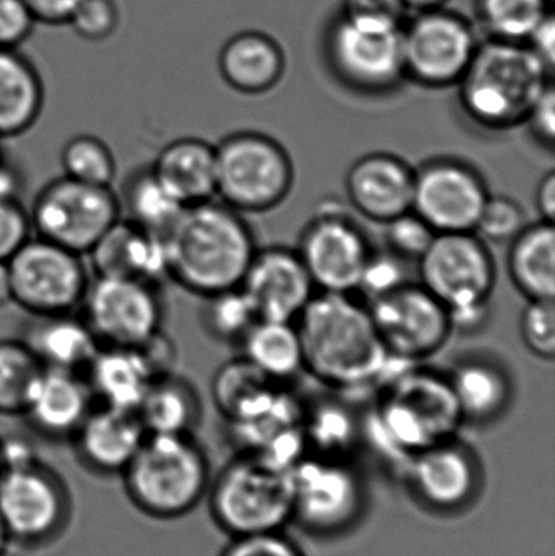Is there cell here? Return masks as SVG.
Returning a JSON list of instances; mask_svg holds the SVG:
<instances>
[{
  "mask_svg": "<svg viewBox=\"0 0 555 556\" xmlns=\"http://www.w3.org/2000/svg\"><path fill=\"white\" fill-rule=\"evenodd\" d=\"M303 371L336 391H355L380 382L384 349L367 304L352 293H315L295 320Z\"/></svg>",
  "mask_w": 555,
  "mask_h": 556,
  "instance_id": "6da1fadb",
  "label": "cell"
},
{
  "mask_svg": "<svg viewBox=\"0 0 555 556\" xmlns=\"http://www.w3.org/2000/svg\"><path fill=\"white\" fill-rule=\"evenodd\" d=\"M163 238L169 280L202 298L240 287L257 251L240 212L215 201L186 207Z\"/></svg>",
  "mask_w": 555,
  "mask_h": 556,
  "instance_id": "7a4b0ae2",
  "label": "cell"
},
{
  "mask_svg": "<svg viewBox=\"0 0 555 556\" xmlns=\"http://www.w3.org/2000/svg\"><path fill=\"white\" fill-rule=\"evenodd\" d=\"M459 84L466 116L482 129H515L527 123L553 68L527 42L494 39L479 45Z\"/></svg>",
  "mask_w": 555,
  "mask_h": 556,
  "instance_id": "3957f363",
  "label": "cell"
},
{
  "mask_svg": "<svg viewBox=\"0 0 555 556\" xmlns=\"http://www.w3.org/2000/svg\"><path fill=\"white\" fill-rule=\"evenodd\" d=\"M419 365L381 386L383 394L371 417L381 450L400 454L404 463L432 444L452 440L465 424L446 375Z\"/></svg>",
  "mask_w": 555,
  "mask_h": 556,
  "instance_id": "277c9868",
  "label": "cell"
},
{
  "mask_svg": "<svg viewBox=\"0 0 555 556\" xmlns=\"http://www.w3.org/2000/svg\"><path fill=\"white\" fill-rule=\"evenodd\" d=\"M123 480L137 511L172 521L189 515L204 498L211 467L192 434H147Z\"/></svg>",
  "mask_w": 555,
  "mask_h": 556,
  "instance_id": "5b68a950",
  "label": "cell"
},
{
  "mask_svg": "<svg viewBox=\"0 0 555 556\" xmlns=\"http://www.w3.org/2000/svg\"><path fill=\"white\" fill-rule=\"evenodd\" d=\"M292 469L253 453L230 460L209 493L215 525L230 538L282 531L293 518Z\"/></svg>",
  "mask_w": 555,
  "mask_h": 556,
  "instance_id": "8992f818",
  "label": "cell"
},
{
  "mask_svg": "<svg viewBox=\"0 0 555 556\" xmlns=\"http://www.w3.org/2000/svg\"><path fill=\"white\" fill-rule=\"evenodd\" d=\"M217 198L240 214L279 207L293 188L292 159L282 143L260 132H238L215 146Z\"/></svg>",
  "mask_w": 555,
  "mask_h": 556,
  "instance_id": "52a82bcc",
  "label": "cell"
},
{
  "mask_svg": "<svg viewBox=\"0 0 555 556\" xmlns=\"http://www.w3.org/2000/svg\"><path fill=\"white\" fill-rule=\"evenodd\" d=\"M326 55L336 77L358 93H390L406 77L396 23L341 15L326 36Z\"/></svg>",
  "mask_w": 555,
  "mask_h": 556,
  "instance_id": "ba28073f",
  "label": "cell"
},
{
  "mask_svg": "<svg viewBox=\"0 0 555 556\" xmlns=\"http://www.w3.org/2000/svg\"><path fill=\"white\" fill-rule=\"evenodd\" d=\"M33 235L87 256L121 218L113 188L62 176L42 186L28 211Z\"/></svg>",
  "mask_w": 555,
  "mask_h": 556,
  "instance_id": "9c48e42d",
  "label": "cell"
},
{
  "mask_svg": "<svg viewBox=\"0 0 555 556\" xmlns=\"http://www.w3.org/2000/svg\"><path fill=\"white\" fill-rule=\"evenodd\" d=\"M72 516L64 480L39 460L0 476V522L12 547L36 551L58 541Z\"/></svg>",
  "mask_w": 555,
  "mask_h": 556,
  "instance_id": "30bf717a",
  "label": "cell"
},
{
  "mask_svg": "<svg viewBox=\"0 0 555 556\" xmlns=\"http://www.w3.org/2000/svg\"><path fill=\"white\" fill-rule=\"evenodd\" d=\"M80 254L33 235L9 261L12 303L29 316L80 309L90 283Z\"/></svg>",
  "mask_w": 555,
  "mask_h": 556,
  "instance_id": "8fae6325",
  "label": "cell"
},
{
  "mask_svg": "<svg viewBox=\"0 0 555 556\" xmlns=\"http://www.w3.org/2000/svg\"><path fill=\"white\" fill-rule=\"evenodd\" d=\"M80 309L101 346H140L163 330L159 285L136 278L94 276Z\"/></svg>",
  "mask_w": 555,
  "mask_h": 556,
  "instance_id": "7c38bea8",
  "label": "cell"
},
{
  "mask_svg": "<svg viewBox=\"0 0 555 556\" xmlns=\"http://www.w3.org/2000/svg\"><path fill=\"white\" fill-rule=\"evenodd\" d=\"M420 285L449 311L491 304L497 266L475 231L439 233L419 261Z\"/></svg>",
  "mask_w": 555,
  "mask_h": 556,
  "instance_id": "4fadbf2b",
  "label": "cell"
},
{
  "mask_svg": "<svg viewBox=\"0 0 555 556\" xmlns=\"http://www.w3.org/2000/svg\"><path fill=\"white\" fill-rule=\"evenodd\" d=\"M293 518L318 535L348 531L364 511L365 490L344 459L302 457L292 469Z\"/></svg>",
  "mask_w": 555,
  "mask_h": 556,
  "instance_id": "5bb4252c",
  "label": "cell"
},
{
  "mask_svg": "<svg viewBox=\"0 0 555 556\" xmlns=\"http://www.w3.org/2000/svg\"><path fill=\"white\" fill-rule=\"evenodd\" d=\"M478 46L475 29L458 13L420 10L403 25L404 74L422 87L458 84Z\"/></svg>",
  "mask_w": 555,
  "mask_h": 556,
  "instance_id": "9a60e30c",
  "label": "cell"
},
{
  "mask_svg": "<svg viewBox=\"0 0 555 556\" xmlns=\"http://www.w3.org/2000/svg\"><path fill=\"white\" fill-rule=\"evenodd\" d=\"M378 336L390 355L422 363L452 337L449 309L422 285H401L367 304Z\"/></svg>",
  "mask_w": 555,
  "mask_h": 556,
  "instance_id": "2e32d148",
  "label": "cell"
},
{
  "mask_svg": "<svg viewBox=\"0 0 555 556\" xmlns=\"http://www.w3.org/2000/svg\"><path fill=\"white\" fill-rule=\"evenodd\" d=\"M491 191L481 173L456 159H436L414 168V214L437 235L469 233Z\"/></svg>",
  "mask_w": 555,
  "mask_h": 556,
  "instance_id": "e0dca14e",
  "label": "cell"
},
{
  "mask_svg": "<svg viewBox=\"0 0 555 556\" xmlns=\"http://www.w3.org/2000/svg\"><path fill=\"white\" fill-rule=\"evenodd\" d=\"M297 254L316 290L354 293L374 250L361 227L344 212H319L300 235Z\"/></svg>",
  "mask_w": 555,
  "mask_h": 556,
  "instance_id": "ac0fdd59",
  "label": "cell"
},
{
  "mask_svg": "<svg viewBox=\"0 0 555 556\" xmlns=\"http://www.w3.org/2000/svg\"><path fill=\"white\" fill-rule=\"evenodd\" d=\"M404 476L414 498L439 515L468 508L478 498L482 483L479 457L456 438L414 454Z\"/></svg>",
  "mask_w": 555,
  "mask_h": 556,
  "instance_id": "d6986e66",
  "label": "cell"
},
{
  "mask_svg": "<svg viewBox=\"0 0 555 556\" xmlns=\"http://www.w3.org/2000/svg\"><path fill=\"white\" fill-rule=\"evenodd\" d=\"M260 320L295 323L316 288L295 250H257L240 285Z\"/></svg>",
  "mask_w": 555,
  "mask_h": 556,
  "instance_id": "ffe728a7",
  "label": "cell"
},
{
  "mask_svg": "<svg viewBox=\"0 0 555 556\" xmlns=\"http://www.w3.org/2000/svg\"><path fill=\"white\" fill-rule=\"evenodd\" d=\"M344 189L357 214L384 225L413 208L414 168L393 153H368L352 163Z\"/></svg>",
  "mask_w": 555,
  "mask_h": 556,
  "instance_id": "44dd1931",
  "label": "cell"
},
{
  "mask_svg": "<svg viewBox=\"0 0 555 556\" xmlns=\"http://www.w3.org/2000/svg\"><path fill=\"white\" fill-rule=\"evenodd\" d=\"M146 437L142 424L133 412L97 405L71 441L85 469L111 477L123 476Z\"/></svg>",
  "mask_w": 555,
  "mask_h": 556,
  "instance_id": "7402d4cb",
  "label": "cell"
},
{
  "mask_svg": "<svg viewBox=\"0 0 555 556\" xmlns=\"http://www.w3.org/2000/svg\"><path fill=\"white\" fill-rule=\"evenodd\" d=\"M93 405L84 375L42 368L20 417L48 440H71Z\"/></svg>",
  "mask_w": 555,
  "mask_h": 556,
  "instance_id": "603a6c76",
  "label": "cell"
},
{
  "mask_svg": "<svg viewBox=\"0 0 555 556\" xmlns=\"http://www.w3.org/2000/svg\"><path fill=\"white\" fill-rule=\"evenodd\" d=\"M87 256L94 276L136 278L152 285L168 278L163 235L143 230L124 218L104 233Z\"/></svg>",
  "mask_w": 555,
  "mask_h": 556,
  "instance_id": "cb8c5ba5",
  "label": "cell"
},
{
  "mask_svg": "<svg viewBox=\"0 0 555 556\" xmlns=\"http://www.w3.org/2000/svg\"><path fill=\"white\" fill-rule=\"evenodd\" d=\"M446 378L465 424H492L510 407L514 381L507 368L492 356H465Z\"/></svg>",
  "mask_w": 555,
  "mask_h": 556,
  "instance_id": "d4e9b609",
  "label": "cell"
},
{
  "mask_svg": "<svg viewBox=\"0 0 555 556\" xmlns=\"http://www.w3.org/2000/svg\"><path fill=\"white\" fill-rule=\"evenodd\" d=\"M84 378L94 404L136 414L155 375L136 346H100Z\"/></svg>",
  "mask_w": 555,
  "mask_h": 556,
  "instance_id": "484cf974",
  "label": "cell"
},
{
  "mask_svg": "<svg viewBox=\"0 0 555 556\" xmlns=\"http://www.w3.org/2000/svg\"><path fill=\"white\" fill-rule=\"evenodd\" d=\"M150 168L182 207L217 198L215 146L207 140L198 137L173 140L160 150Z\"/></svg>",
  "mask_w": 555,
  "mask_h": 556,
  "instance_id": "4316f807",
  "label": "cell"
},
{
  "mask_svg": "<svg viewBox=\"0 0 555 556\" xmlns=\"http://www.w3.org/2000/svg\"><path fill=\"white\" fill-rule=\"evenodd\" d=\"M22 340L45 368L78 375H84L101 346L84 317L74 313L31 316Z\"/></svg>",
  "mask_w": 555,
  "mask_h": 556,
  "instance_id": "83f0119b",
  "label": "cell"
},
{
  "mask_svg": "<svg viewBox=\"0 0 555 556\" xmlns=\"http://www.w3.org/2000/svg\"><path fill=\"white\" fill-rule=\"evenodd\" d=\"M218 68L234 90L261 94L279 84L286 71V55L269 36L257 31L240 33L222 49Z\"/></svg>",
  "mask_w": 555,
  "mask_h": 556,
  "instance_id": "f1b7e54d",
  "label": "cell"
},
{
  "mask_svg": "<svg viewBox=\"0 0 555 556\" xmlns=\"http://www.w3.org/2000/svg\"><path fill=\"white\" fill-rule=\"evenodd\" d=\"M45 108V85L18 49H0V140L28 132Z\"/></svg>",
  "mask_w": 555,
  "mask_h": 556,
  "instance_id": "f546056e",
  "label": "cell"
},
{
  "mask_svg": "<svg viewBox=\"0 0 555 556\" xmlns=\"http://www.w3.org/2000/svg\"><path fill=\"white\" fill-rule=\"evenodd\" d=\"M279 395L277 382L243 356L225 363L212 379L215 407L231 425L260 417L276 404Z\"/></svg>",
  "mask_w": 555,
  "mask_h": 556,
  "instance_id": "4dcf8cb0",
  "label": "cell"
},
{
  "mask_svg": "<svg viewBox=\"0 0 555 556\" xmlns=\"http://www.w3.org/2000/svg\"><path fill=\"white\" fill-rule=\"evenodd\" d=\"M136 415L147 434H192L202 417L201 397L188 379L169 372L153 379Z\"/></svg>",
  "mask_w": 555,
  "mask_h": 556,
  "instance_id": "1f68e13d",
  "label": "cell"
},
{
  "mask_svg": "<svg viewBox=\"0 0 555 556\" xmlns=\"http://www.w3.org/2000/svg\"><path fill=\"white\" fill-rule=\"evenodd\" d=\"M508 277L527 300L555 298V228L550 222L528 225L510 241Z\"/></svg>",
  "mask_w": 555,
  "mask_h": 556,
  "instance_id": "d6a6232c",
  "label": "cell"
},
{
  "mask_svg": "<svg viewBox=\"0 0 555 556\" xmlns=\"http://www.w3.org/2000/svg\"><path fill=\"white\" fill-rule=\"evenodd\" d=\"M240 345L243 358L277 384L303 371L302 342L295 323L257 320Z\"/></svg>",
  "mask_w": 555,
  "mask_h": 556,
  "instance_id": "836d02e7",
  "label": "cell"
},
{
  "mask_svg": "<svg viewBox=\"0 0 555 556\" xmlns=\"http://www.w3.org/2000/svg\"><path fill=\"white\" fill-rule=\"evenodd\" d=\"M117 199L121 218L159 235H165L186 208L169 194L150 166L130 173Z\"/></svg>",
  "mask_w": 555,
  "mask_h": 556,
  "instance_id": "e575fe53",
  "label": "cell"
},
{
  "mask_svg": "<svg viewBox=\"0 0 555 556\" xmlns=\"http://www.w3.org/2000/svg\"><path fill=\"white\" fill-rule=\"evenodd\" d=\"M306 450L312 447L316 456L342 459L357 443L361 424L345 405L323 402L316 405L302 421Z\"/></svg>",
  "mask_w": 555,
  "mask_h": 556,
  "instance_id": "d590c367",
  "label": "cell"
},
{
  "mask_svg": "<svg viewBox=\"0 0 555 556\" xmlns=\"http://www.w3.org/2000/svg\"><path fill=\"white\" fill-rule=\"evenodd\" d=\"M42 368L22 339L0 340V415H22Z\"/></svg>",
  "mask_w": 555,
  "mask_h": 556,
  "instance_id": "8d00e7d4",
  "label": "cell"
},
{
  "mask_svg": "<svg viewBox=\"0 0 555 556\" xmlns=\"http://www.w3.org/2000/svg\"><path fill=\"white\" fill-rule=\"evenodd\" d=\"M478 12L492 38L527 42L553 7L551 0H478Z\"/></svg>",
  "mask_w": 555,
  "mask_h": 556,
  "instance_id": "74e56055",
  "label": "cell"
},
{
  "mask_svg": "<svg viewBox=\"0 0 555 556\" xmlns=\"http://www.w3.org/2000/svg\"><path fill=\"white\" fill-rule=\"evenodd\" d=\"M202 327L217 342L241 343L257 323L256 311L240 287L204 296Z\"/></svg>",
  "mask_w": 555,
  "mask_h": 556,
  "instance_id": "f35d334b",
  "label": "cell"
},
{
  "mask_svg": "<svg viewBox=\"0 0 555 556\" xmlns=\"http://www.w3.org/2000/svg\"><path fill=\"white\" fill-rule=\"evenodd\" d=\"M61 166L67 178L106 188H111L117 172L113 150L100 137L91 134H80L65 142Z\"/></svg>",
  "mask_w": 555,
  "mask_h": 556,
  "instance_id": "ab89813d",
  "label": "cell"
},
{
  "mask_svg": "<svg viewBox=\"0 0 555 556\" xmlns=\"http://www.w3.org/2000/svg\"><path fill=\"white\" fill-rule=\"evenodd\" d=\"M525 208L508 195H489L475 233L485 243H510L528 227Z\"/></svg>",
  "mask_w": 555,
  "mask_h": 556,
  "instance_id": "60d3db41",
  "label": "cell"
},
{
  "mask_svg": "<svg viewBox=\"0 0 555 556\" xmlns=\"http://www.w3.org/2000/svg\"><path fill=\"white\" fill-rule=\"evenodd\" d=\"M520 333L528 352L543 362L555 358V298L528 300L520 319Z\"/></svg>",
  "mask_w": 555,
  "mask_h": 556,
  "instance_id": "b9f144b4",
  "label": "cell"
},
{
  "mask_svg": "<svg viewBox=\"0 0 555 556\" xmlns=\"http://www.w3.org/2000/svg\"><path fill=\"white\" fill-rule=\"evenodd\" d=\"M436 231L413 211L384 224V241L388 251L403 261H419L429 250Z\"/></svg>",
  "mask_w": 555,
  "mask_h": 556,
  "instance_id": "7bdbcfd3",
  "label": "cell"
},
{
  "mask_svg": "<svg viewBox=\"0 0 555 556\" xmlns=\"http://www.w3.org/2000/svg\"><path fill=\"white\" fill-rule=\"evenodd\" d=\"M121 25L116 0H84L68 20L72 31L88 42H103L113 38Z\"/></svg>",
  "mask_w": 555,
  "mask_h": 556,
  "instance_id": "ee69618b",
  "label": "cell"
},
{
  "mask_svg": "<svg viewBox=\"0 0 555 556\" xmlns=\"http://www.w3.org/2000/svg\"><path fill=\"white\" fill-rule=\"evenodd\" d=\"M404 263L406 261L394 256L390 251L383 254L374 251L362 274L357 291H362L371 301L407 283Z\"/></svg>",
  "mask_w": 555,
  "mask_h": 556,
  "instance_id": "f6af8a7d",
  "label": "cell"
},
{
  "mask_svg": "<svg viewBox=\"0 0 555 556\" xmlns=\"http://www.w3.org/2000/svg\"><path fill=\"white\" fill-rule=\"evenodd\" d=\"M31 237L28 211L20 204L18 199L0 201V261L9 263Z\"/></svg>",
  "mask_w": 555,
  "mask_h": 556,
  "instance_id": "bcb514c9",
  "label": "cell"
},
{
  "mask_svg": "<svg viewBox=\"0 0 555 556\" xmlns=\"http://www.w3.org/2000/svg\"><path fill=\"white\" fill-rule=\"evenodd\" d=\"M220 556H305L302 548L279 532L231 538Z\"/></svg>",
  "mask_w": 555,
  "mask_h": 556,
  "instance_id": "7dc6e473",
  "label": "cell"
},
{
  "mask_svg": "<svg viewBox=\"0 0 555 556\" xmlns=\"http://www.w3.org/2000/svg\"><path fill=\"white\" fill-rule=\"evenodd\" d=\"M36 25L25 0H0V49H18Z\"/></svg>",
  "mask_w": 555,
  "mask_h": 556,
  "instance_id": "c3c4849f",
  "label": "cell"
},
{
  "mask_svg": "<svg viewBox=\"0 0 555 556\" xmlns=\"http://www.w3.org/2000/svg\"><path fill=\"white\" fill-rule=\"evenodd\" d=\"M407 10L404 0H344L342 15L404 25Z\"/></svg>",
  "mask_w": 555,
  "mask_h": 556,
  "instance_id": "681fc988",
  "label": "cell"
},
{
  "mask_svg": "<svg viewBox=\"0 0 555 556\" xmlns=\"http://www.w3.org/2000/svg\"><path fill=\"white\" fill-rule=\"evenodd\" d=\"M528 126L537 142L553 152L555 146V90L554 84L544 90L533 110L528 114Z\"/></svg>",
  "mask_w": 555,
  "mask_h": 556,
  "instance_id": "f907efd6",
  "label": "cell"
},
{
  "mask_svg": "<svg viewBox=\"0 0 555 556\" xmlns=\"http://www.w3.org/2000/svg\"><path fill=\"white\" fill-rule=\"evenodd\" d=\"M39 463L38 451L31 441L23 437L0 438V469H23Z\"/></svg>",
  "mask_w": 555,
  "mask_h": 556,
  "instance_id": "816d5d0a",
  "label": "cell"
},
{
  "mask_svg": "<svg viewBox=\"0 0 555 556\" xmlns=\"http://www.w3.org/2000/svg\"><path fill=\"white\" fill-rule=\"evenodd\" d=\"M84 0H25L36 22L46 25H67Z\"/></svg>",
  "mask_w": 555,
  "mask_h": 556,
  "instance_id": "f5cc1de1",
  "label": "cell"
},
{
  "mask_svg": "<svg viewBox=\"0 0 555 556\" xmlns=\"http://www.w3.org/2000/svg\"><path fill=\"white\" fill-rule=\"evenodd\" d=\"M527 45L550 65L554 68L555 61V22L554 15L551 13L550 16L543 20L540 26L531 33L528 38Z\"/></svg>",
  "mask_w": 555,
  "mask_h": 556,
  "instance_id": "db71d44e",
  "label": "cell"
},
{
  "mask_svg": "<svg viewBox=\"0 0 555 556\" xmlns=\"http://www.w3.org/2000/svg\"><path fill=\"white\" fill-rule=\"evenodd\" d=\"M537 202L538 215H540L541 222H550L554 224L555 218V172L551 169L546 175L541 178L540 185L537 189Z\"/></svg>",
  "mask_w": 555,
  "mask_h": 556,
  "instance_id": "11a10c76",
  "label": "cell"
},
{
  "mask_svg": "<svg viewBox=\"0 0 555 556\" xmlns=\"http://www.w3.org/2000/svg\"><path fill=\"white\" fill-rule=\"evenodd\" d=\"M20 172L3 156L0 160V201H15L22 189Z\"/></svg>",
  "mask_w": 555,
  "mask_h": 556,
  "instance_id": "9f6ffc18",
  "label": "cell"
},
{
  "mask_svg": "<svg viewBox=\"0 0 555 556\" xmlns=\"http://www.w3.org/2000/svg\"><path fill=\"white\" fill-rule=\"evenodd\" d=\"M12 303V281H10L9 264L0 261V307Z\"/></svg>",
  "mask_w": 555,
  "mask_h": 556,
  "instance_id": "6f0895ef",
  "label": "cell"
},
{
  "mask_svg": "<svg viewBox=\"0 0 555 556\" xmlns=\"http://www.w3.org/2000/svg\"><path fill=\"white\" fill-rule=\"evenodd\" d=\"M445 2L446 0H404L407 9H414L417 12H420V10L439 9Z\"/></svg>",
  "mask_w": 555,
  "mask_h": 556,
  "instance_id": "680465c9",
  "label": "cell"
},
{
  "mask_svg": "<svg viewBox=\"0 0 555 556\" xmlns=\"http://www.w3.org/2000/svg\"><path fill=\"white\" fill-rule=\"evenodd\" d=\"M10 548H12V544H10L9 535H7L5 529H3L2 522H0V556H7Z\"/></svg>",
  "mask_w": 555,
  "mask_h": 556,
  "instance_id": "91938a15",
  "label": "cell"
},
{
  "mask_svg": "<svg viewBox=\"0 0 555 556\" xmlns=\"http://www.w3.org/2000/svg\"><path fill=\"white\" fill-rule=\"evenodd\" d=\"M3 159V152H2V147H0V160Z\"/></svg>",
  "mask_w": 555,
  "mask_h": 556,
  "instance_id": "94428289",
  "label": "cell"
},
{
  "mask_svg": "<svg viewBox=\"0 0 555 556\" xmlns=\"http://www.w3.org/2000/svg\"><path fill=\"white\" fill-rule=\"evenodd\" d=\"M0 476H2V469H0Z\"/></svg>",
  "mask_w": 555,
  "mask_h": 556,
  "instance_id": "6125c7cd",
  "label": "cell"
}]
</instances>
